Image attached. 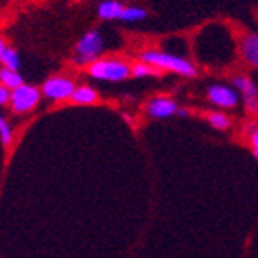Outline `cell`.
<instances>
[{"mask_svg": "<svg viewBox=\"0 0 258 258\" xmlns=\"http://www.w3.org/2000/svg\"><path fill=\"white\" fill-rule=\"evenodd\" d=\"M189 114H191V112H189V108H179V110H177V117H189Z\"/></svg>", "mask_w": 258, "mask_h": 258, "instance_id": "20", "label": "cell"}, {"mask_svg": "<svg viewBox=\"0 0 258 258\" xmlns=\"http://www.w3.org/2000/svg\"><path fill=\"white\" fill-rule=\"evenodd\" d=\"M206 99L208 103L213 107L220 108V110H233L240 105V94L237 89L228 83H213L206 89Z\"/></svg>", "mask_w": 258, "mask_h": 258, "instance_id": "7", "label": "cell"}, {"mask_svg": "<svg viewBox=\"0 0 258 258\" xmlns=\"http://www.w3.org/2000/svg\"><path fill=\"white\" fill-rule=\"evenodd\" d=\"M206 121L208 125L217 132H228L233 126V119L229 114H226L224 110H211L206 112Z\"/></svg>", "mask_w": 258, "mask_h": 258, "instance_id": "12", "label": "cell"}, {"mask_svg": "<svg viewBox=\"0 0 258 258\" xmlns=\"http://www.w3.org/2000/svg\"><path fill=\"white\" fill-rule=\"evenodd\" d=\"M103 35L99 29H91L87 31L82 38L78 40L76 45H74L73 52V63L80 65V67H89L92 61L99 60L101 58V52H103Z\"/></svg>", "mask_w": 258, "mask_h": 258, "instance_id": "3", "label": "cell"}, {"mask_svg": "<svg viewBox=\"0 0 258 258\" xmlns=\"http://www.w3.org/2000/svg\"><path fill=\"white\" fill-rule=\"evenodd\" d=\"M245 139L251 148H258V123H249L245 126Z\"/></svg>", "mask_w": 258, "mask_h": 258, "instance_id": "18", "label": "cell"}, {"mask_svg": "<svg viewBox=\"0 0 258 258\" xmlns=\"http://www.w3.org/2000/svg\"><path fill=\"white\" fill-rule=\"evenodd\" d=\"M99 101V94L96 89L89 85H76L73 96H71L69 103L78 105V107H91V105H96Z\"/></svg>", "mask_w": 258, "mask_h": 258, "instance_id": "10", "label": "cell"}, {"mask_svg": "<svg viewBox=\"0 0 258 258\" xmlns=\"http://www.w3.org/2000/svg\"><path fill=\"white\" fill-rule=\"evenodd\" d=\"M148 18V11L139 6H125V11L121 15L119 20L126 22V24H134V22H143Z\"/></svg>", "mask_w": 258, "mask_h": 258, "instance_id": "14", "label": "cell"}, {"mask_svg": "<svg viewBox=\"0 0 258 258\" xmlns=\"http://www.w3.org/2000/svg\"><path fill=\"white\" fill-rule=\"evenodd\" d=\"M157 74H161V71H157L155 67H152V65L145 63V61H136V63L132 65V76L134 78H150V76H157Z\"/></svg>", "mask_w": 258, "mask_h": 258, "instance_id": "16", "label": "cell"}, {"mask_svg": "<svg viewBox=\"0 0 258 258\" xmlns=\"http://www.w3.org/2000/svg\"><path fill=\"white\" fill-rule=\"evenodd\" d=\"M139 60L145 63L152 65L157 71H164V73H173L177 76L182 78H197L199 71L197 65L189 58L184 56L173 54V52H164V51H155V49H147L139 54Z\"/></svg>", "mask_w": 258, "mask_h": 258, "instance_id": "1", "label": "cell"}, {"mask_svg": "<svg viewBox=\"0 0 258 258\" xmlns=\"http://www.w3.org/2000/svg\"><path fill=\"white\" fill-rule=\"evenodd\" d=\"M42 101V91L36 85L24 83L18 89L11 91V99H9V108L17 116H24L33 112Z\"/></svg>", "mask_w": 258, "mask_h": 258, "instance_id": "4", "label": "cell"}, {"mask_svg": "<svg viewBox=\"0 0 258 258\" xmlns=\"http://www.w3.org/2000/svg\"><path fill=\"white\" fill-rule=\"evenodd\" d=\"M74 89H76V82L71 76L54 74L42 83V96L56 103H61V101H69Z\"/></svg>", "mask_w": 258, "mask_h": 258, "instance_id": "5", "label": "cell"}, {"mask_svg": "<svg viewBox=\"0 0 258 258\" xmlns=\"http://www.w3.org/2000/svg\"><path fill=\"white\" fill-rule=\"evenodd\" d=\"M0 63H2V67H6V69L20 71V67H22V58H20V54H18L17 49L8 47L4 51V54H2V58H0Z\"/></svg>", "mask_w": 258, "mask_h": 258, "instance_id": "15", "label": "cell"}, {"mask_svg": "<svg viewBox=\"0 0 258 258\" xmlns=\"http://www.w3.org/2000/svg\"><path fill=\"white\" fill-rule=\"evenodd\" d=\"M24 78H22V74L18 73V71H11V69H6V67H2L0 69V85H4L6 89H9V91H15V89H18L20 85H24Z\"/></svg>", "mask_w": 258, "mask_h": 258, "instance_id": "13", "label": "cell"}, {"mask_svg": "<svg viewBox=\"0 0 258 258\" xmlns=\"http://www.w3.org/2000/svg\"><path fill=\"white\" fill-rule=\"evenodd\" d=\"M6 49H8V45H6V40L0 36V58H2V54H4Z\"/></svg>", "mask_w": 258, "mask_h": 258, "instance_id": "21", "label": "cell"}, {"mask_svg": "<svg viewBox=\"0 0 258 258\" xmlns=\"http://www.w3.org/2000/svg\"><path fill=\"white\" fill-rule=\"evenodd\" d=\"M9 99H11V91L6 89L4 85H0V107L9 105Z\"/></svg>", "mask_w": 258, "mask_h": 258, "instance_id": "19", "label": "cell"}, {"mask_svg": "<svg viewBox=\"0 0 258 258\" xmlns=\"http://www.w3.org/2000/svg\"><path fill=\"white\" fill-rule=\"evenodd\" d=\"M251 152H253V157L258 161V148H251Z\"/></svg>", "mask_w": 258, "mask_h": 258, "instance_id": "22", "label": "cell"}, {"mask_svg": "<svg viewBox=\"0 0 258 258\" xmlns=\"http://www.w3.org/2000/svg\"><path fill=\"white\" fill-rule=\"evenodd\" d=\"M13 139H15V132H13V126L9 125L6 117L0 114V143H2V147L8 148L13 145Z\"/></svg>", "mask_w": 258, "mask_h": 258, "instance_id": "17", "label": "cell"}, {"mask_svg": "<svg viewBox=\"0 0 258 258\" xmlns=\"http://www.w3.org/2000/svg\"><path fill=\"white\" fill-rule=\"evenodd\" d=\"M238 56L244 65L249 69L258 71V33L256 31H247L244 33L238 42Z\"/></svg>", "mask_w": 258, "mask_h": 258, "instance_id": "9", "label": "cell"}, {"mask_svg": "<svg viewBox=\"0 0 258 258\" xmlns=\"http://www.w3.org/2000/svg\"><path fill=\"white\" fill-rule=\"evenodd\" d=\"M181 108L179 101L172 96L157 94L150 98L145 105V112L150 119H168V117L177 116V110Z\"/></svg>", "mask_w": 258, "mask_h": 258, "instance_id": "8", "label": "cell"}, {"mask_svg": "<svg viewBox=\"0 0 258 258\" xmlns=\"http://www.w3.org/2000/svg\"><path fill=\"white\" fill-rule=\"evenodd\" d=\"M123 11H125V6H123L121 0H103L98 6V17L107 22L119 20Z\"/></svg>", "mask_w": 258, "mask_h": 258, "instance_id": "11", "label": "cell"}, {"mask_svg": "<svg viewBox=\"0 0 258 258\" xmlns=\"http://www.w3.org/2000/svg\"><path fill=\"white\" fill-rule=\"evenodd\" d=\"M87 74L96 82L119 83L132 76V65L121 56H103L87 67Z\"/></svg>", "mask_w": 258, "mask_h": 258, "instance_id": "2", "label": "cell"}, {"mask_svg": "<svg viewBox=\"0 0 258 258\" xmlns=\"http://www.w3.org/2000/svg\"><path fill=\"white\" fill-rule=\"evenodd\" d=\"M229 85L235 87L244 99V110L247 116H258V83L249 74H233Z\"/></svg>", "mask_w": 258, "mask_h": 258, "instance_id": "6", "label": "cell"}]
</instances>
